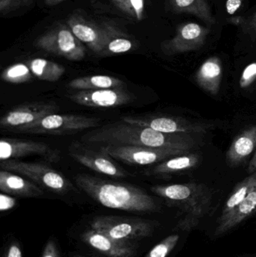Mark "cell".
<instances>
[{
    "label": "cell",
    "mask_w": 256,
    "mask_h": 257,
    "mask_svg": "<svg viewBox=\"0 0 256 257\" xmlns=\"http://www.w3.org/2000/svg\"><path fill=\"white\" fill-rule=\"evenodd\" d=\"M81 140L88 145H129L186 152L199 148L201 144V139L194 136L161 133L123 120L88 132Z\"/></svg>",
    "instance_id": "cell-1"
},
{
    "label": "cell",
    "mask_w": 256,
    "mask_h": 257,
    "mask_svg": "<svg viewBox=\"0 0 256 257\" xmlns=\"http://www.w3.org/2000/svg\"><path fill=\"white\" fill-rule=\"evenodd\" d=\"M80 189L106 208L132 212H154L159 205L140 187L80 174L75 178Z\"/></svg>",
    "instance_id": "cell-2"
},
{
    "label": "cell",
    "mask_w": 256,
    "mask_h": 257,
    "mask_svg": "<svg viewBox=\"0 0 256 257\" xmlns=\"http://www.w3.org/2000/svg\"><path fill=\"white\" fill-rule=\"evenodd\" d=\"M151 191L186 213L177 226L183 230L196 226L200 219L207 214L211 204L210 189L198 183L154 186Z\"/></svg>",
    "instance_id": "cell-3"
},
{
    "label": "cell",
    "mask_w": 256,
    "mask_h": 257,
    "mask_svg": "<svg viewBox=\"0 0 256 257\" xmlns=\"http://www.w3.org/2000/svg\"><path fill=\"white\" fill-rule=\"evenodd\" d=\"M91 227L115 241L132 242L150 236L155 226L153 222L144 219L102 216L93 220Z\"/></svg>",
    "instance_id": "cell-4"
},
{
    "label": "cell",
    "mask_w": 256,
    "mask_h": 257,
    "mask_svg": "<svg viewBox=\"0 0 256 257\" xmlns=\"http://www.w3.org/2000/svg\"><path fill=\"white\" fill-rule=\"evenodd\" d=\"M100 119L79 114H53L13 132L33 135L68 136L99 126Z\"/></svg>",
    "instance_id": "cell-5"
},
{
    "label": "cell",
    "mask_w": 256,
    "mask_h": 257,
    "mask_svg": "<svg viewBox=\"0 0 256 257\" xmlns=\"http://www.w3.org/2000/svg\"><path fill=\"white\" fill-rule=\"evenodd\" d=\"M0 167L3 170L27 177L36 184L58 194H65L73 190V185L66 177L43 163L8 160L1 161Z\"/></svg>",
    "instance_id": "cell-6"
},
{
    "label": "cell",
    "mask_w": 256,
    "mask_h": 257,
    "mask_svg": "<svg viewBox=\"0 0 256 257\" xmlns=\"http://www.w3.org/2000/svg\"><path fill=\"white\" fill-rule=\"evenodd\" d=\"M123 121L140 126H147L170 134L202 136L215 127L213 123L192 121L180 117L168 115H132L123 117Z\"/></svg>",
    "instance_id": "cell-7"
},
{
    "label": "cell",
    "mask_w": 256,
    "mask_h": 257,
    "mask_svg": "<svg viewBox=\"0 0 256 257\" xmlns=\"http://www.w3.org/2000/svg\"><path fill=\"white\" fill-rule=\"evenodd\" d=\"M36 45L47 52L79 61L85 57V48L81 41L67 27H57L36 41Z\"/></svg>",
    "instance_id": "cell-8"
},
{
    "label": "cell",
    "mask_w": 256,
    "mask_h": 257,
    "mask_svg": "<svg viewBox=\"0 0 256 257\" xmlns=\"http://www.w3.org/2000/svg\"><path fill=\"white\" fill-rule=\"evenodd\" d=\"M99 148L114 160L134 166L159 163L171 157L187 153L179 150L158 149L129 145H99Z\"/></svg>",
    "instance_id": "cell-9"
},
{
    "label": "cell",
    "mask_w": 256,
    "mask_h": 257,
    "mask_svg": "<svg viewBox=\"0 0 256 257\" xmlns=\"http://www.w3.org/2000/svg\"><path fill=\"white\" fill-rule=\"evenodd\" d=\"M69 155L88 169L114 178H126L129 175L114 159L99 148V151L81 143L72 144L69 148Z\"/></svg>",
    "instance_id": "cell-10"
},
{
    "label": "cell",
    "mask_w": 256,
    "mask_h": 257,
    "mask_svg": "<svg viewBox=\"0 0 256 257\" xmlns=\"http://www.w3.org/2000/svg\"><path fill=\"white\" fill-rule=\"evenodd\" d=\"M210 30L196 23H186L179 26L175 36L161 45L165 55L171 56L197 51L205 43Z\"/></svg>",
    "instance_id": "cell-11"
},
{
    "label": "cell",
    "mask_w": 256,
    "mask_h": 257,
    "mask_svg": "<svg viewBox=\"0 0 256 257\" xmlns=\"http://www.w3.org/2000/svg\"><path fill=\"white\" fill-rule=\"evenodd\" d=\"M72 102L91 108H114L127 105L135 100L133 93L123 87L102 90H78L68 95Z\"/></svg>",
    "instance_id": "cell-12"
},
{
    "label": "cell",
    "mask_w": 256,
    "mask_h": 257,
    "mask_svg": "<svg viewBox=\"0 0 256 257\" xmlns=\"http://www.w3.org/2000/svg\"><path fill=\"white\" fill-rule=\"evenodd\" d=\"M58 106L54 102H32L22 104L8 111L0 120V126L14 131L32 124L50 114H56Z\"/></svg>",
    "instance_id": "cell-13"
},
{
    "label": "cell",
    "mask_w": 256,
    "mask_h": 257,
    "mask_svg": "<svg viewBox=\"0 0 256 257\" xmlns=\"http://www.w3.org/2000/svg\"><path fill=\"white\" fill-rule=\"evenodd\" d=\"M30 155H39L49 163L60 160L58 151L43 142L27 139L3 138L0 140V160H15Z\"/></svg>",
    "instance_id": "cell-14"
},
{
    "label": "cell",
    "mask_w": 256,
    "mask_h": 257,
    "mask_svg": "<svg viewBox=\"0 0 256 257\" xmlns=\"http://www.w3.org/2000/svg\"><path fill=\"white\" fill-rule=\"evenodd\" d=\"M71 30L75 36L98 54H102L108 42L117 36L112 30L102 29L79 18H71L69 21Z\"/></svg>",
    "instance_id": "cell-15"
},
{
    "label": "cell",
    "mask_w": 256,
    "mask_h": 257,
    "mask_svg": "<svg viewBox=\"0 0 256 257\" xmlns=\"http://www.w3.org/2000/svg\"><path fill=\"white\" fill-rule=\"evenodd\" d=\"M81 238L90 247L108 257H133L136 253L132 242L115 241L93 229L84 232Z\"/></svg>",
    "instance_id": "cell-16"
},
{
    "label": "cell",
    "mask_w": 256,
    "mask_h": 257,
    "mask_svg": "<svg viewBox=\"0 0 256 257\" xmlns=\"http://www.w3.org/2000/svg\"><path fill=\"white\" fill-rule=\"evenodd\" d=\"M256 150V125L237 135L226 153V162L231 167H237L246 161Z\"/></svg>",
    "instance_id": "cell-17"
},
{
    "label": "cell",
    "mask_w": 256,
    "mask_h": 257,
    "mask_svg": "<svg viewBox=\"0 0 256 257\" xmlns=\"http://www.w3.org/2000/svg\"><path fill=\"white\" fill-rule=\"evenodd\" d=\"M0 190L6 194L20 197H39L44 194L37 184L3 169L0 172Z\"/></svg>",
    "instance_id": "cell-18"
},
{
    "label": "cell",
    "mask_w": 256,
    "mask_h": 257,
    "mask_svg": "<svg viewBox=\"0 0 256 257\" xmlns=\"http://www.w3.org/2000/svg\"><path fill=\"white\" fill-rule=\"evenodd\" d=\"M222 66L220 59L211 57L207 59L195 74V81L209 94H218L222 82Z\"/></svg>",
    "instance_id": "cell-19"
},
{
    "label": "cell",
    "mask_w": 256,
    "mask_h": 257,
    "mask_svg": "<svg viewBox=\"0 0 256 257\" xmlns=\"http://www.w3.org/2000/svg\"><path fill=\"white\" fill-rule=\"evenodd\" d=\"M256 212V186L249 192L244 200L225 218L218 220L215 236H220L234 229L241 222Z\"/></svg>",
    "instance_id": "cell-20"
},
{
    "label": "cell",
    "mask_w": 256,
    "mask_h": 257,
    "mask_svg": "<svg viewBox=\"0 0 256 257\" xmlns=\"http://www.w3.org/2000/svg\"><path fill=\"white\" fill-rule=\"evenodd\" d=\"M201 162V156L195 152H187L171 157L165 161L158 163L149 175L157 177H165L180 172H186L197 167Z\"/></svg>",
    "instance_id": "cell-21"
},
{
    "label": "cell",
    "mask_w": 256,
    "mask_h": 257,
    "mask_svg": "<svg viewBox=\"0 0 256 257\" xmlns=\"http://www.w3.org/2000/svg\"><path fill=\"white\" fill-rule=\"evenodd\" d=\"M171 6L176 13L195 15L210 25L216 23L208 0H171Z\"/></svg>",
    "instance_id": "cell-22"
},
{
    "label": "cell",
    "mask_w": 256,
    "mask_h": 257,
    "mask_svg": "<svg viewBox=\"0 0 256 257\" xmlns=\"http://www.w3.org/2000/svg\"><path fill=\"white\" fill-rule=\"evenodd\" d=\"M124 83L122 80L108 75H93L81 77L72 80L68 87L73 90H102L123 87Z\"/></svg>",
    "instance_id": "cell-23"
},
{
    "label": "cell",
    "mask_w": 256,
    "mask_h": 257,
    "mask_svg": "<svg viewBox=\"0 0 256 257\" xmlns=\"http://www.w3.org/2000/svg\"><path fill=\"white\" fill-rule=\"evenodd\" d=\"M27 65L33 75L39 79L49 82L58 81L66 72V69L62 65L45 59H33Z\"/></svg>",
    "instance_id": "cell-24"
},
{
    "label": "cell",
    "mask_w": 256,
    "mask_h": 257,
    "mask_svg": "<svg viewBox=\"0 0 256 257\" xmlns=\"http://www.w3.org/2000/svg\"><path fill=\"white\" fill-rule=\"evenodd\" d=\"M255 186H256V172L249 175V176L245 178L234 187L222 208V214L219 220H222L229 215L244 200L245 198L247 196L249 192Z\"/></svg>",
    "instance_id": "cell-25"
},
{
    "label": "cell",
    "mask_w": 256,
    "mask_h": 257,
    "mask_svg": "<svg viewBox=\"0 0 256 257\" xmlns=\"http://www.w3.org/2000/svg\"><path fill=\"white\" fill-rule=\"evenodd\" d=\"M31 70L28 65L24 63H17L6 68L2 72L1 78L6 82L11 84H22L28 82L32 79Z\"/></svg>",
    "instance_id": "cell-26"
},
{
    "label": "cell",
    "mask_w": 256,
    "mask_h": 257,
    "mask_svg": "<svg viewBox=\"0 0 256 257\" xmlns=\"http://www.w3.org/2000/svg\"><path fill=\"white\" fill-rule=\"evenodd\" d=\"M180 236L171 235L156 244L145 257H167L177 245Z\"/></svg>",
    "instance_id": "cell-27"
},
{
    "label": "cell",
    "mask_w": 256,
    "mask_h": 257,
    "mask_svg": "<svg viewBox=\"0 0 256 257\" xmlns=\"http://www.w3.org/2000/svg\"><path fill=\"white\" fill-rule=\"evenodd\" d=\"M132 43L129 39L115 36L105 48V51L101 55H110V54H122L128 52L132 48Z\"/></svg>",
    "instance_id": "cell-28"
},
{
    "label": "cell",
    "mask_w": 256,
    "mask_h": 257,
    "mask_svg": "<svg viewBox=\"0 0 256 257\" xmlns=\"http://www.w3.org/2000/svg\"><path fill=\"white\" fill-rule=\"evenodd\" d=\"M255 80L256 63H252L248 65L242 72L239 84L241 88H247L253 84Z\"/></svg>",
    "instance_id": "cell-29"
},
{
    "label": "cell",
    "mask_w": 256,
    "mask_h": 257,
    "mask_svg": "<svg viewBox=\"0 0 256 257\" xmlns=\"http://www.w3.org/2000/svg\"><path fill=\"white\" fill-rule=\"evenodd\" d=\"M33 0H0V12L9 13L30 4Z\"/></svg>",
    "instance_id": "cell-30"
},
{
    "label": "cell",
    "mask_w": 256,
    "mask_h": 257,
    "mask_svg": "<svg viewBox=\"0 0 256 257\" xmlns=\"http://www.w3.org/2000/svg\"><path fill=\"white\" fill-rule=\"evenodd\" d=\"M243 31L252 39H256V12L242 24Z\"/></svg>",
    "instance_id": "cell-31"
},
{
    "label": "cell",
    "mask_w": 256,
    "mask_h": 257,
    "mask_svg": "<svg viewBox=\"0 0 256 257\" xmlns=\"http://www.w3.org/2000/svg\"><path fill=\"white\" fill-rule=\"evenodd\" d=\"M17 201L11 195L1 193L0 195V211H9L12 209L16 205Z\"/></svg>",
    "instance_id": "cell-32"
},
{
    "label": "cell",
    "mask_w": 256,
    "mask_h": 257,
    "mask_svg": "<svg viewBox=\"0 0 256 257\" xmlns=\"http://www.w3.org/2000/svg\"><path fill=\"white\" fill-rule=\"evenodd\" d=\"M134 16L141 21L144 16V0H130Z\"/></svg>",
    "instance_id": "cell-33"
},
{
    "label": "cell",
    "mask_w": 256,
    "mask_h": 257,
    "mask_svg": "<svg viewBox=\"0 0 256 257\" xmlns=\"http://www.w3.org/2000/svg\"><path fill=\"white\" fill-rule=\"evenodd\" d=\"M42 257H60L55 241L51 239L47 242Z\"/></svg>",
    "instance_id": "cell-34"
},
{
    "label": "cell",
    "mask_w": 256,
    "mask_h": 257,
    "mask_svg": "<svg viewBox=\"0 0 256 257\" xmlns=\"http://www.w3.org/2000/svg\"><path fill=\"white\" fill-rule=\"evenodd\" d=\"M5 257H22V251L18 242L12 243L6 251Z\"/></svg>",
    "instance_id": "cell-35"
},
{
    "label": "cell",
    "mask_w": 256,
    "mask_h": 257,
    "mask_svg": "<svg viewBox=\"0 0 256 257\" xmlns=\"http://www.w3.org/2000/svg\"><path fill=\"white\" fill-rule=\"evenodd\" d=\"M114 2L123 12L134 16L133 11H132V6H131L130 0H114Z\"/></svg>",
    "instance_id": "cell-36"
},
{
    "label": "cell",
    "mask_w": 256,
    "mask_h": 257,
    "mask_svg": "<svg viewBox=\"0 0 256 257\" xmlns=\"http://www.w3.org/2000/svg\"><path fill=\"white\" fill-rule=\"evenodd\" d=\"M240 4H241L240 0H228V2H227V12L230 15H232L237 9H239Z\"/></svg>",
    "instance_id": "cell-37"
},
{
    "label": "cell",
    "mask_w": 256,
    "mask_h": 257,
    "mask_svg": "<svg viewBox=\"0 0 256 257\" xmlns=\"http://www.w3.org/2000/svg\"><path fill=\"white\" fill-rule=\"evenodd\" d=\"M247 172L249 175L256 172V151L253 157H252V160L249 162V166L247 167Z\"/></svg>",
    "instance_id": "cell-38"
},
{
    "label": "cell",
    "mask_w": 256,
    "mask_h": 257,
    "mask_svg": "<svg viewBox=\"0 0 256 257\" xmlns=\"http://www.w3.org/2000/svg\"><path fill=\"white\" fill-rule=\"evenodd\" d=\"M60 1H62V0H46V3L49 5H53L55 4V3H57Z\"/></svg>",
    "instance_id": "cell-39"
},
{
    "label": "cell",
    "mask_w": 256,
    "mask_h": 257,
    "mask_svg": "<svg viewBox=\"0 0 256 257\" xmlns=\"http://www.w3.org/2000/svg\"><path fill=\"white\" fill-rule=\"evenodd\" d=\"M76 257H85V256H77Z\"/></svg>",
    "instance_id": "cell-40"
},
{
    "label": "cell",
    "mask_w": 256,
    "mask_h": 257,
    "mask_svg": "<svg viewBox=\"0 0 256 257\" xmlns=\"http://www.w3.org/2000/svg\"><path fill=\"white\" fill-rule=\"evenodd\" d=\"M254 257H256V256H254Z\"/></svg>",
    "instance_id": "cell-41"
}]
</instances>
